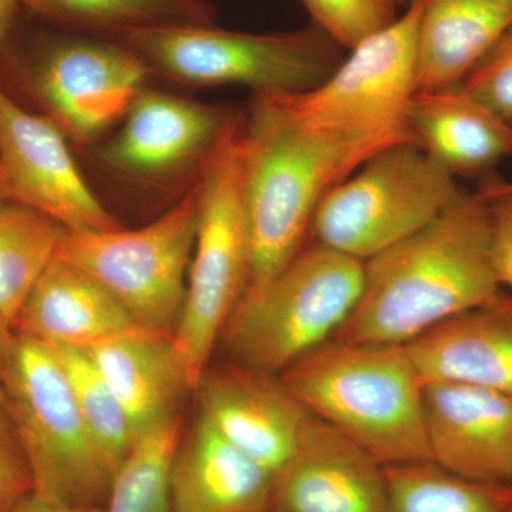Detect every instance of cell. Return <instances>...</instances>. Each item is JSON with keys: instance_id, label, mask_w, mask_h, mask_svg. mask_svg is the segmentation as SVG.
<instances>
[{"instance_id": "obj_3", "label": "cell", "mask_w": 512, "mask_h": 512, "mask_svg": "<svg viewBox=\"0 0 512 512\" xmlns=\"http://www.w3.org/2000/svg\"><path fill=\"white\" fill-rule=\"evenodd\" d=\"M281 382L382 466L431 460L423 382L406 345L330 339L284 370Z\"/></svg>"}, {"instance_id": "obj_23", "label": "cell", "mask_w": 512, "mask_h": 512, "mask_svg": "<svg viewBox=\"0 0 512 512\" xmlns=\"http://www.w3.org/2000/svg\"><path fill=\"white\" fill-rule=\"evenodd\" d=\"M33 15L83 35L121 39L138 30L211 26L210 0H22Z\"/></svg>"}, {"instance_id": "obj_34", "label": "cell", "mask_w": 512, "mask_h": 512, "mask_svg": "<svg viewBox=\"0 0 512 512\" xmlns=\"http://www.w3.org/2000/svg\"><path fill=\"white\" fill-rule=\"evenodd\" d=\"M9 340L8 333L3 332V329L0 328V403H2L3 373H5L6 350H8Z\"/></svg>"}, {"instance_id": "obj_33", "label": "cell", "mask_w": 512, "mask_h": 512, "mask_svg": "<svg viewBox=\"0 0 512 512\" xmlns=\"http://www.w3.org/2000/svg\"><path fill=\"white\" fill-rule=\"evenodd\" d=\"M16 512H103L104 507L99 508H79L67 507V505H55L43 503V501L36 500L33 495L26 498L22 504L15 508Z\"/></svg>"}, {"instance_id": "obj_21", "label": "cell", "mask_w": 512, "mask_h": 512, "mask_svg": "<svg viewBox=\"0 0 512 512\" xmlns=\"http://www.w3.org/2000/svg\"><path fill=\"white\" fill-rule=\"evenodd\" d=\"M86 352L123 406L136 441L180 416L181 400L192 390L173 338L141 329Z\"/></svg>"}, {"instance_id": "obj_30", "label": "cell", "mask_w": 512, "mask_h": 512, "mask_svg": "<svg viewBox=\"0 0 512 512\" xmlns=\"http://www.w3.org/2000/svg\"><path fill=\"white\" fill-rule=\"evenodd\" d=\"M488 202L495 274L512 289V183H491L478 192Z\"/></svg>"}, {"instance_id": "obj_35", "label": "cell", "mask_w": 512, "mask_h": 512, "mask_svg": "<svg viewBox=\"0 0 512 512\" xmlns=\"http://www.w3.org/2000/svg\"><path fill=\"white\" fill-rule=\"evenodd\" d=\"M392 2L394 3V5L397 6V8H399V6L402 5H409V3L412 2V0H392Z\"/></svg>"}, {"instance_id": "obj_29", "label": "cell", "mask_w": 512, "mask_h": 512, "mask_svg": "<svg viewBox=\"0 0 512 512\" xmlns=\"http://www.w3.org/2000/svg\"><path fill=\"white\" fill-rule=\"evenodd\" d=\"M461 86L512 124V23Z\"/></svg>"}, {"instance_id": "obj_36", "label": "cell", "mask_w": 512, "mask_h": 512, "mask_svg": "<svg viewBox=\"0 0 512 512\" xmlns=\"http://www.w3.org/2000/svg\"><path fill=\"white\" fill-rule=\"evenodd\" d=\"M0 201H5V200H3L2 188H0Z\"/></svg>"}, {"instance_id": "obj_6", "label": "cell", "mask_w": 512, "mask_h": 512, "mask_svg": "<svg viewBox=\"0 0 512 512\" xmlns=\"http://www.w3.org/2000/svg\"><path fill=\"white\" fill-rule=\"evenodd\" d=\"M363 262L315 244L269 281L245 292L224 339L242 366L284 372L335 338L359 301Z\"/></svg>"}, {"instance_id": "obj_17", "label": "cell", "mask_w": 512, "mask_h": 512, "mask_svg": "<svg viewBox=\"0 0 512 512\" xmlns=\"http://www.w3.org/2000/svg\"><path fill=\"white\" fill-rule=\"evenodd\" d=\"M141 329L100 282L56 255L30 293L13 333L49 348L89 350Z\"/></svg>"}, {"instance_id": "obj_15", "label": "cell", "mask_w": 512, "mask_h": 512, "mask_svg": "<svg viewBox=\"0 0 512 512\" xmlns=\"http://www.w3.org/2000/svg\"><path fill=\"white\" fill-rule=\"evenodd\" d=\"M430 458L477 483L512 485V396L471 384L423 383Z\"/></svg>"}, {"instance_id": "obj_2", "label": "cell", "mask_w": 512, "mask_h": 512, "mask_svg": "<svg viewBox=\"0 0 512 512\" xmlns=\"http://www.w3.org/2000/svg\"><path fill=\"white\" fill-rule=\"evenodd\" d=\"M244 137L251 242L248 292L264 285L301 251L322 198L392 144L305 126L279 94H254Z\"/></svg>"}, {"instance_id": "obj_31", "label": "cell", "mask_w": 512, "mask_h": 512, "mask_svg": "<svg viewBox=\"0 0 512 512\" xmlns=\"http://www.w3.org/2000/svg\"><path fill=\"white\" fill-rule=\"evenodd\" d=\"M32 494L28 464L0 403V510H15Z\"/></svg>"}, {"instance_id": "obj_10", "label": "cell", "mask_w": 512, "mask_h": 512, "mask_svg": "<svg viewBox=\"0 0 512 512\" xmlns=\"http://www.w3.org/2000/svg\"><path fill=\"white\" fill-rule=\"evenodd\" d=\"M420 10L421 0H412L390 25L350 49L315 89L279 94L285 106L305 126L326 133L387 144L414 141L407 116L417 93Z\"/></svg>"}, {"instance_id": "obj_18", "label": "cell", "mask_w": 512, "mask_h": 512, "mask_svg": "<svg viewBox=\"0 0 512 512\" xmlns=\"http://www.w3.org/2000/svg\"><path fill=\"white\" fill-rule=\"evenodd\" d=\"M421 382L471 384L512 396V298L454 316L406 345Z\"/></svg>"}, {"instance_id": "obj_7", "label": "cell", "mask_w": 512, "mask_h": 512, "mask_svg": "<svg viewBox=\"0 0 512 512\" xmlns=\"http://www.w3.org/2000/svg\"><path fill=\"white\" fill-rule=\"evenodd\" d=\"M151 72L184 86H244L254 94L315 89L342 63L343 47L315 28L249 33L211 26L138 30L121 37Z\"/></svg>"}, {"instance_id": "obj_4", "label": "cell", "mask_w": 512, "mask_h": 512, "mask_svg": "<svg viewBox=\"0 0 512 512\" xmlns=\"http://www.w3.org/2000/svg\"><path fill=\"white\" fill-rule=\"evenodd\" d=\"M2 403L29 467L33 497L67 507H104L116 470L84 423L52 349L12 333Z\"/></svg>"}, {"instance_id": "obj_37", "label": "cell", "mask_w": 512, "mask_h": 512, "mask_svg": "<svg viewBox=\"0 0 512 512\" xmlns=\"http://www.w3.org/2000/svg\"><path fill=\"white\" fill-rule=\"evenodd\" d=\"M0 512H16V510H0Z\"/></svg>"}, {"instance_id": "obj_9", "label": "cell", "mask_w": 512, "mask_h": 512, "mask_svg": "<svg viewBox=\"0 0 512 512\" xmlns=\"http://www.w3.org/2000/svg\"><path fill=\"white\" fill-rule=\"evenodd\" d=\"M198 190L136 229L64 232L57 256L93 276L141 328L173 338L187 295L198 229Z\"/></svg>"}, {"instance_id": "obj_16", "label": "cell", "mask_w": 512, "mask_h": 512, "mask_svg": "<svg viewBox=\"0 0 512 512\" xmlns=\"http://www.w3.org/2000/svg\"><path fill=\"white\" fill-rule=\"evenodd\" d=\"M195 393L198 417L272 476L295 450L311 416L281 379L242 365L207 370Z\"/></svg>"}, {"instance_id": "obj_14", "label": "cell", "mask_w": 512, "mask_h": 512, "mask_svg": "<svg viewBox=\"0 0 512 512\" xmlns=\"http://www.w3.org/2000/svg\"><path fill=\"white\" fill-rule=\"evenodd\" d=\"M271 512H387L383 466L311 414L274 474Z\"/></svg>"}, {"instance_id": "obj_20", "label": "cell", "mask_w": 512, "mask_h": 512, "mask_svg": "<svg viewBox=\"0 0 512 512\" xmlns=\"http://www.w3.org/2000/svg\"><path fill=\"white\" fill-rule=\"evenodd\" d=\"M274 476L198 417L170 470L173 512H271Z\"/></svg>"}, {"instance_id": "obj_1", "label": "cell", "mask_w": 512, "mask_h": 512, "mask_svg": "<svg viewBox=\"0 0 512 512\" xmlns=\"http://www.w3.org/2000/svg\"><path fill=\"white\" fill-rule=\"evenodd\" d=\"M501 295L488 202L461 191L426 227L363 262L359 301L333 339L407 345Z\"/></svg>"}, {"instance_id": "obj_24", "label": "cell", "mask_w": 512, "mask_h": 512, "mask_svg": "<svg viewBox=\"0 0 512 512\" xmlns=\"http://www.w3.org/2000/svg\"><path fill=\"white\" fill-rule=\"evenodd\" d=\"M66 228L43 212L0 201V328L12 336L30 293L52 264Z\"/></svg>"}, {"instance_id": "obj_8", "label": "cell", "mask_w": 512, "mask_h": 512, "mask_svg": "<svg viewBox=\"0 0 512 512\" xmlns=\"http://www.w3.org/2000/svg\"><path fill=\"white\" fill-rule=\"evenodd\" d=\"M461 190L414 141L373 154L322 198L312 220L316 244L366 262L416 234Z\"/></svg>"}, {"instance_id": "obj_32", "label": "cell", "mask_w": 512, "mask_h": 512, "mask_svg": "<svg viewBox=\"0 0 512 512\" xmlns=\"http://www.w3.org/2000/svg\"><path fill=\"white\" fill-rule=\"evenodd\" d=\"M22 0H0V69L12 62V36Z\"/></svg>"}, {"instance_id": "obj_25", "label": "cell", "mask_w": 512, "mask_h": 512, "mask_svg": "<svg viewBox=\"0 0 512 512\" xmlns=\"http://www.w3.org/2000/svg\"><path fill=\"white\" fill-rule=\"evenodd\" d=\"M387 512H508L512 485L477 483L433 460L383 466Z\"/></svg>"}, {"instance_id": "obj_11", "label": "cell", "mask_w": 512, "mask_h": 512, "mask_svg": "<svg viewBox=\"0 0 512 512\" xmlns=\"http://www.w3.org/2000/svg\"><path fill=\"white\" fill-rule=\"evenodd\" d=\"M151 73L123 40L76 33L43 47L32 92L66 137L86 146L121 123Z\"/></svg>"}, {"instance_id": "obj_19", "label": "cell", "mask_w": 512, "mask_h": 512, "mask_svg": "<svg viewBox=\"0 0 512 512\" xmlns=\"http://www.w3.org/2000/svg\"><path fill=\"white\" fill-rule=\"evenodd\" d=\"M407 120L417 146L453 177H477L512 154V124L461 84L417 92Z\"/></svg>"}, {"instance_id": "obj_12", "label": "cell", "mask_w": 512, "mask_h": 512, "mask_svg": "<svg viewBox=\"0 0 512 512\" xmlns=\"http://www.w3.org/2000/svg\"><path fill=\"white\" fill-rule=\"evenodd\" d=\"M237 114L144 87L97 160L114 177L141 187L197 178Z\"/></svg>"}, {"instance_id": "obj_13", "label": "cell", "mask_w": 512, "mask_h": 512, "mask_svg": "<svg viewBox=\"0 0 512 512\" xmlns=\"http://www.w3.org/2000/svg\"><path fill=\"white\" fill-rule=\"evenodd\" d=\"M0 188L3 200L43 212L67 231L121 227L84 180L55 121L29 113L2 87Z\"/></svg>"}, {"instance_id": "obj_28", "label": "cell", "mask_w": 512, "mask_h": 512, "mask_svg": "<svg viewBox=\"0 0 512 512\" xmlns=\"http://www.w3.org/2000/svg\"><path fill=\"white\" fill-rule=\"evenodd\" d=\"M312 26L343 49H353L397 18L392 0H299Z\"/></svg>"}, {"instance_id": "obj_26", "label": "cell", "mask_w": 512, "mask_h": 512, "mask_svg": "<svg viewBox=\"0 0 512 512\" xmlns=\"http://www.w3.org/2000/svg\"><path fill=\"white\" fill-rule=\"evenodd\" d=\"M180 443V416L138 437L114 476L103 512H173L170 470Z\"/></svg>"}, {"instance_id": "obj_22", "label": "cell", "mask_w": 512, "mask_h": 512, "mask_svg": "<svg viewBox=\"0 0 512 512\" xmlns=\"http://www.w3.org/2000/svg\"><path fill=\"white\" fill-rule=\"evenodd\" d=\"M512 23V0H421L417 92L460 86Z\"/></svg>"}, {"instance_id": "obj_5", "label": "cell", "mask_w": 512, "mask_h": 512, "mask_svg": "<svg viewBox=\"0 0 512 512\" xmlns=\"http://www.w3.org/2000/svg\"><path fill=\"white\" fill-rule=\"evenodd\" d=\"M245 116L238 113L205 161L195 184L198 229L187 295L173 345L192 392L251 279L245 185Z\"/></svg>"}, {"instance_id": "obj_27", "label": "cell", "mask_w": 512, "mask_h": 512, "mask_svg": "<svg viewBox=\"0 0 512 512\" xmlns=\"http://www.w3.org/2000/svg\"><path fill=\"white\" fill-rule=\"evenodd\" d=\"M50 349L62 366L84 423L117 473L136 443L123 406L86 350Z\"/></svg>"}, {"instance_id": "obj_38", "label": "cell", "mask_w": 512, "mask_h": 512, "mask_svg": "<svg viewBox=\"0 0 512 512\" xmlns=\"http://www.w3.org/2000/svg\"><path fill=\"white\" fill-rule=\"evenodd\" d=\"M508 512H512V507L510 508V511H508Z\"/></svg>"}]
</instances>
